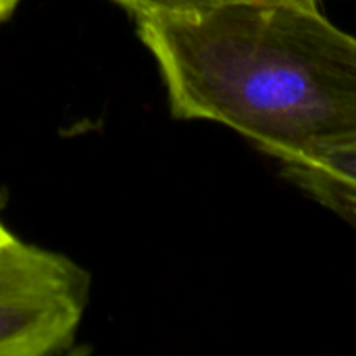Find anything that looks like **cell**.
I'll return each instance as SVG.
<instances>
[{"instance_id":"obj_3","label":"cell","mask_w":356,"mask_h":356,"mask_svg":"<svg viewBox=\"0 0 356 356\" xmlns=\"http://www.w3.org/2000/svg\"><path fill=\"white\" fill-rule=\"evenodd\" d=\"M282 167L294 184L356 225V144Z\"/></svg>"},{"instance_id":"obj_1","label":"cell","mask_w":356,"mask_h":356,"mask_svg":"<svg viewBox=\"0 0 356 356\" xmlns=\"http://www.w3.org/2000/svg\"><path fill=\"white\" fill-rule=\"evenodd\" d=\"M171 113L221 123L282 165L356 144V35L323 0H115Z\"/></svg>"},{"instance_id":"obj_5","label":"cell","mask_w":356,"mask_h":356,"mask_svg":"<svg viewBox=\"0 0 356 356\" xmlns=\"http://www.w3.org/2000/svg\"><path fill=\"white\" fill-rule=\"evenodd\" d=\"M13 238H15V236H10V234L4 229V225L0 223V250H2V248H4V246H6V244L13 240Z\"/></svg>"},{"instance_id":"obj_4","label":"cell","mask_w":356,"mask_h":356,"mask_svg":"<svg viewBox=\"0 0 356 356\" xmlns=\"http://www.w3.org/2000/svg\"><path fill=\"white\" fill-rule=\"evenodd\" d=\"M17 2L19 0H0V21H4L13 13V8L17 6Z\"/></svg>"},{"instance_id":"obj_2","label":"cell","mask_w":356,"mask_h":356,"mask_svg":"<svg viewBox=\"0 0 356 356\" xmlns=\"http://www.w3.org/2000/svg\"><path fill=\"white\" fill-rule=\"evenodd\" d=\"M90 277L73 261L13 238L0 250V356H42L73 344Z\"/></svg>"}]
</instances>
